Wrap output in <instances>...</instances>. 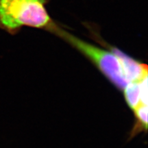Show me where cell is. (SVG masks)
Masks as SVG:
<instances>
[{
    "instance_id": "obj_1",
    "label": "cell",
    "mask_w": 148,
    "mask_h": 148,
    "mask_svg": "<svg viewBox=\"0 0 148 148\" xmlns=\"http://www.w3.org/2000/svg\"><path fill=\"white\" fill-rule=\"evenodd\" d=\"M47 0H0V27L15 34L23 27L49 30L54 21L48 13Z\"/></svg>"
},
{
    "instance_id": "obj_2",
    "label": "cell",
    "mask_w": 148,
    "mask_h": 148,
    "mask_svg": "<svg viewBox=\"0 0 148 148\" xmlns=\"http://www.w3.org/2000/svg\"><path fill=\"white\" fill-rule=\"evenodd\" d=\"M48 31L65 40L91 61L98 69L119 90H123L130 82L123 74L117 57L112 51L102 49L82 40L53 23Z\"/></svg>"
},
{
    "instance_id": "obj_3",
    "label": "cell",
    "mask_w": 148,
    "mask_h": 148,
    "mask_svg": "<svg viewBox=\"0 0 148 148\" xmlns=\"http://www.w3.org/2000/svg\"><path fill=\"white\" fill-rule=\"evenodd\" d=\"M96 38L98 42L102 44L103 46H106L107 49L112 51L117 57L121 64L123 74L129 82H138L144 76L147 75V66L146 64L135 60L132 57L120 50L119 48L109 45L101 39V38H99L98 36H96Z\"/></svg>"
},
{
    "instance_id": "obj_4",
    "label": "cell",
    "mask_w": 148,
    "mask_h": 148,
    "mask_svg": "<svg viewBox=\"0 0 148 148\" xmlns=\"http://www.w3.org/2000/svg\"><path fill=\"white\" fill-rule=\"evenodd\" d=\"M124 97L127 106L134 110L140 103L139 82H129L124 88Z\"/></svg>"
},
{
    "instance_id": "obj_5",
    "label": "cell",
    "mask_w": 148,
    "mask_h": 148,
    "mask_svg": "<svg viewBox=\"0 0 148 148\" xmlns=\"http://www.w3.org/2000/svg\"><path fill=\"white\" fill-rule=\"evenodd\" d=\"M147 105L144 104H140L133 110L136 118V123L131 132V136H134L143 131H147Z\"/></svg>"
},
{
    "instance_id": "obj_6",
    "label": "cell",
    "mask_w": 148,
    "mask_h": 148,
    "mask_svg": "<svg viewBox=\"0 0 148 148\" xmlns=\"http://www.w3.org/2000/svg\"><path fill=\"white\" fill-rule=\"evenodd\" d=\"M138 82L140 87V103L147 105V75L144 76L140 81H138Z\"/></svg>"
}]
</instances>
